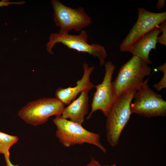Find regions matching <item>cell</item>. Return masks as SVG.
<instances>
[{"instance_id":"obj_1","label":"cell","mask_w":166,"mask_h":166,"mask_svg":"<svg viewBox=\"0 0 166 166\" xmlns=\"http://www.w3.org/2000/svg\"><path fill=\"white\" fill-rule=\"evenodd\" d=\"M138 88L131 89L118 96L106 117L107 141L112 147L118 144L121 132L131 114L130 105Z\"/></svg>"},{"instance_id":"obj_2","label":"cell","mask_w":166,"mask_h":166,"mask_svg":"<svg viewBox=\"0 0 166 166\" xmlns=\"http://www.w3.org/2000/svg\"><path fill=\"white\" fill-rule=\"evenodd\" d=\"M57 127L56 136L65 147L87 143L99 148L104 153L107 149L100 141L99 134L90 132L81 124L68 120L61 116H57L53 120Z\"/></svg>"},{"instance_id":"obj_3","label":"cell","mask_w":166,"mask_h":166,"mask_svg":"<svg viewBox=\"0 0 166 166\" xmlns=\"http://www.w3.org/2000/svg\"><path fill=\"white\" fill-rule=\"evenodd\" d=\"M152 70L142 59L132 56L121 67L112 82L117 97L131 89L138 88L144 82L145 77L150 75Z\"/></svg>"},{"instance_id":"obj_4","label":"cell","mask_w":166,"mask_h":166,"mask_svg":"<svg viewBox=\"0 0 166 166\" xmlns=\"http://www.w3.org/2000/svg\"><path fill=\"white\" fill-rule=\"evenodd\" d=\"M149 78L138 88L130 105L131 114L150 118L166 116V102L149 86Z\"/></svg>"},{"instance_id":"obj_5","label":"cell","mask_w":166,"mask_h":166,"mask_svg":"<svg viewBox=\"0 0 166 166\" xmlns=\"http://www.w3.org/2000/svg\"><path fill=\"white\" fill-rule=\"evenodd\" d=\"M65 105L56 97L43 98L28 102L18 111V115L27 124L36 126L52 116H61Z\"/></svg>"},{"instance_id":"obj_6","label":"cell","mask_w":166,"mask_h":166,"mask_svg":"<svg viewBox=\"0 0 166 166\" xmlns=\"http://www.w3.org/2000/svg\"><path fill=\"white\" fill-rule=\"evenodd\" d=\"M88 39L87 33L84 30H81L78 35L51 33L49 41L46 44V49L49 53L53 54L52 48L56 43H60L69 49L80 52L87 53L94 57H97L99 59L100 65H103L107 56L105 47L99 44L94 43L89 44L87 42Z\"/></svg>"},{"instance_id":"obj_7","label":"cell","mask_w":166,"mask_h":166,"mask_svg":"<svg viewBox=\"0 0 166 166\" xmlns=\"http://www.w3.org/2000/svg\"><path fill=\"white\" fill-rule=\"evenodd\" d=\"M51 3L54 11V21L60 28V34H66L73 30L79 31L92 23L91 18L82 7L72 8L58 0H52Z\"/></svg>"},{"instance_id":"obj_8","label":"cell","mask_w":166,"mask_h":166,"mask_svg":"<svg viewBox=\"0 0 166 166\" xmlns=\"http://www.w3.org/2000/svg\"><path fill=\"white\" fill-rule=\"evenodd\" d=\"M166 20V12L155 13L147 11L142 7L138 8L137 21L121 43L120 51H127L138 40Z\"/></svg>"},{"instance_id":"obj_9","label":"cell","mask_w":166,"mask_h":166,"mask_svg":"<svg viewBox=\"0 0 166 166\" xmlns=\"http://www.w3.org/2000/svg\"><path fill=\"white\" fill-rule=\"evenodd\" d=\"M105 73L102 82L95 86L96 90L94 93L91 104V111L87 117L90 118L96 111L101 110L106 117L109 113L117 97L112 82L115 66L110 61L105 63Z\"/></svg>"},{"instance_id":"obj_10","label":"cell","mask_w":166,"mask_h":166,"mask_svg":"<svg viewBox=\"0 0 166 166\" xmlns=\"http://www.w3.org/2000/svg\"><path fill=\"white\" fill-rule=\"evenodd\" d=\"M84 72L81 79L76 82V85L73 87L66 88L59 87L55 93V97L65 105H69L74 100L77 95L84 90L89 91L95 87L90 80V75L93 71L94 67H89L86 63L83 64Z\"/></svg>"},{"instance_id":"obj_11","label":"cell","mask_w":166,"mask_h":166,"mask_svg":"<svg viewBox=\"0 0 166 166\" xmlns=\"http://www.w3.org/2000/svg\"><path fill=\"white\" fill-rule=\"evenodd\" d=\"M158 26L138 40L129 47L127 52L132 56L140 57L148 65L152 64L149 56L151 50L156 49L157 37L161 33Z\"/></svg>"},{"instance_id":"obj_12","label":"cell","mask_w":166,"mask_h":166,"mask_svg":"<svg viewBox=\"0 0 166 166\" xmlns=\"http://www.w3.org/2000/svg\"><path fill=\"white\" fill-rule=\"evenodd\" d=\"M89 91L84 90L81 92L77 99L64 108L61 117L81 125L89 110Z\"/></svg>"},{"instance_id":"obj_13","label":"cell","mask_w":166,"mask_h":166,"mask_svg":"<svg viewBox=\"0 0 166 166\" xmlns=\"http://www.w3.org/2000/svg\"><path fill=\"white\" fill-rule=\"evenodd\" d=\"M18 137L0 131V154L4 155L9 152L10 148L17 143Z\"/></svg>"},{"instance_id":"obj_14","label":"cell","mask_w":166,"mask_h":166,"mask_svg":"<svg viewBox=\"0 0 166 166\" xmlns=\"http://www.w3.org/2000/svg\"><path fill=\"white\" fill-rule=\"evenodd\" d=\"M155 70L156 71H160L163 73V75L160 80L153 85L156 90L159 91L166 87V63H164L162 65L157 67Z\"/></svg>"},{"instance_id":"obj_15","label":"cell","mask_w":166,"mask_h":166,"mask_svg":"<svg viewBox=\"0 0 166 166\" xmlns=\"http://www.w3.org/2000/svg\"><path fill=\"white\" fill-rule=\"evenodd\" d=\"M158 27L162 32L160 36H158L157 38V43L166 45V22L165 21L161 23Z\"/></svg>"},{"instance_id":"obj_16","label":"cell","mask_w":166,"mask_h":166,"mask_svg":"<svg viewBox=\"0 0 166 166\" xmlns=\"http://www.w3.org/2000/svg\"><path fill=\"white\" fill-rule=\"evenodd\" d=\"M25 3V1L19 2H11L8 0H2L0 1V7L6 6L10 5L15 4L18 5H22Z\"/></svg>"},{"instance_id":"obj_17","label":"cell","mask_w":166,"mask_h":166,"mask_svg":"<svg viewBox=\"0 0 166 166\" xmlns=\"http://www.w3.org/2000/svg\"><path fill=\"white\" fill-rule=\"evenodd\" d=\"M86 166H116L115 164H113L111 165H102L92 157H91V160L90 162Z\"/></svg>"},{"instance_id":"obj_18","label":"cell","mask_w":166,"mask_h":166,"mask_svg":"<svg viewBox=\"0 0 166 166\" xmlns=\"http://www.w3.org/2000/svg\"><path fill=\"white\" fill-rule=\"evenodd\" d=\"M4 155L6 163V166H19L18 165H14L11 162L10 159L9 152Z\"/></svg>"},{"instance_id":"obj_19","label":"cell","mask_w":166,"mask_h":166,"mask_svg":"<svg viewBox=\"0 0 166 166\" xmlns=\"http://www.w3.org/2000/svg\"><path fill=\"white\" fill-rule=\"evenodd\" d=\"M165 6V1L164 0H158L156 5V8L158 10L162 9Z\"/></svg>"}]
</instances>
